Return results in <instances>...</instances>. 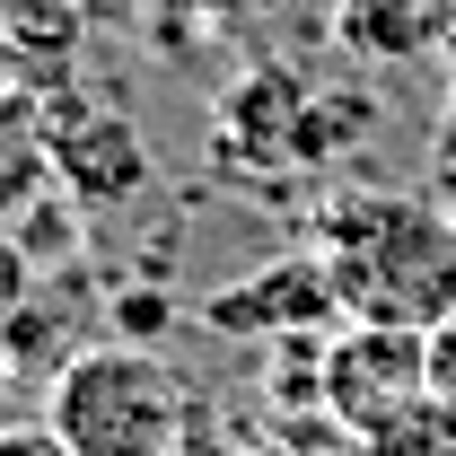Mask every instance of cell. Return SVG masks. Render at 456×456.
<instances>
[{
    "instance_id": "obj_6",
    "label": "cell",
    "mask_w": 456,
    "mask_h": 456,
    "mask_svg": "<svg viewBox=\"0 0 456 456\" xmlns=\"http://www.w3.org/2000/svg\"><path fill=\"white\" fill-rule=\"evenodd\" d=\"M45 193H53V123L18 88H0V228L18 211H36Z\"/></svg>"
},
{
    "instance_id": "obj_15",
    "label": "cell",
    "mask_w": 456,
    "mask_h": 456,
    "mask_svg": "<svg viewBox=\"0 0 456 456\" xmlns=\"http://www.w3.org/2000/svg\"><path fill=\"white\" fill-rule=\"evenodd\" d=\"M9 395H18V360L0 351V421H9Z\"/></svg>"
},
{
    "instance_id": "obj_10",
    "label": "cell",
    "mask_w": 456,
    "mask_h": 456,
    "mask_svg": "<svg viewBox=\"0 0 456 456\" xmlns=\"http://www.w3.org/2000/svg\"><path fill=\"white\" fill-rule=\"evenodd\" d=\"M167 325H175L167 289H123V298H114V334H123V342H150V351H159Z\"/></svg>"
},
{
    "instance_id": "obj_11",
    "label": "cell",
    "mask_w": 456,
    "mask_h": 456,
    "mask_svg": "<svg viewBox=\"0 0 456 456\" xmlns=\"http://www.w3.org/2000/svg\"><path fill=\"white\" fill-rule=\"evenodd\" d=\"M246 456H351V430L342 421H298V430H281V439H264V448H246Z\"/></svg>"
},
{
    "instance_id": "obj_2",
    "label": "cell",
    "mask_w": 456,
    "mask_h": 456,
    "mask_svg": "<svg viewBox=\"0 0 456 456\" xmlns=\"http://www.w3.org/2000/svg\"><path fill=\"white\" fill-rule=\"evenodd\" d=\"M45 421L70 456H184L193 395L150 342H88L45 387Z\"/></svg>"
},
{
    "instance_id": "obj_9",
    "label": "cell",
    "mask_w": 456,
    "mask_h": 456,
    "mask_svg": "<svg viewBox=\"0 0 456 456\" xmlns=\"http://www.w3.org/2000/svg\"><path fill=\"white\" fill-rule=\"evenodd\" d=\"M79 220H88V211H79V202H70V193H45V202H36V211H18V246H27V255H36V273H45V264H61V255H79Z\"/></svg>"
},
{
    "instance_id": "obj_12",
    "label": "cell",
    "mask_w": 456,
    "mask_h": 456,
    "mask_svg": "<svg viewBox=\"0 0 456 456\" xmlns=\"http://www.w3.org/2000/svg\"><path fill=\"white\" fill-rule=\"evenodd\" d=\"M36 298V255L18 246V228H0V316H18Z\"/></svg>"
},
{
    "instance_id": "obj_4",
    "label": "cell",
    "mask_w": 456,
    "mask_h": 456,
    "mask_svg": "<svg viewBox=\"0 0 456 456\" xmlns=\"http://www.w3.org/2000/svg\"><path fill=\"white\" fill-rule=\"evenodd\" d=\"M202 325L211 334H246V342H281V334H316V325H342V298H334V273L325 255H273L264 273L228 281L202 298Z\"/></svg>"
},
{
    "instance_id": "obj_13",
    "label": "cell",
    "mask_w": 456,
    "mask_h": 456,
    "mask_svg": "<svg viewBox=\"0 0 456 456\" xmlns=\"http://www.w3.org/2000/svg\"><path fill=\"white\" fill-rule=\"evenodd\" d=\"M430 395L456 412V316H439V325H430Z\"/></svg>"
},
{
    "instance_id": "obj_1",
    "label": "cell",
    "mask_w": 456,
    "mask_h": 456,
    "mask_svg": "<svg viewBox=\"0 0 456 456\" xmlns=\"http://www.w3.org/2000/svg\"><path fill=\"white\" fill-rule=\"evenodd\" d=\"M316 255L334 273L342 316L439 325L456 316V220L412 193H342L316 220Z\"/></svg>"
},
{
    "instance_id": "obj_8",
    "label": "cell",
    "mask_w": 456,
    "mask_h": 456,
    "mask_svg": "<svg viewBox=\"0 0 456 456\" xmlns=\"http://www.w3.org/2000/svg\"><path fill=\"white\" fill-rule=\"evenodd\" d=\"M351 456H456V412H448L439 395H421V403H403L395 421L360 430Z\"/></svg>"
},
{
    "instance_id": "obj_3",
    "label": "cell",
    "mask_w": 456,
    "mask_h": 456,
    "mask_svg": "<svg viewBox=\"0 0 456 456\" xmlns=\"http://www.w3.org/2000/svg\"><path fill=\"white\" fill-rule=\"evenodd\" d=\"M430 395V325H378V316H342L325 342V421L351 439L395 421L403 403Z\"/></svg>"
},
{
    "instance_id": "obj_5",
    "label": "cell",
    "mask_w": 456,
    "mask_h": 456,
    "mask_svg": "<svg viewBox=\"0 0 456 456\" xmlns=\"http://www.w3.org/2000/svg\"><path fill=\"white\" fill-rule=\"evenodd\" d=\"M53 123V184L79 202V211H114L150 184V141L106 106H70V114H45Z\"/></svg>"
},
{
    "instance_id": "obj_14",
    "label": "cell",
    "mask_w": 456,
    "mask_h": 456,
    "mask_svg": "<svg viewBox=\"0 0 456 456\" xmlns=\"http://www.w3.org/2000/svg\"><path fill=\"white\" fill-rule=\"evenodd\" d=\"M0 456H70L53 421H0Z\"/></svg>"
},
{
    "instance_id": "obj_7",
    "label": "cell",
    "mask_w": 456,
    "mask_h": 456,
    "mask_svg": "<svg viewBox=\"0 0 456 456\" xmlns=\"http://www.w3.org/2000/svg\"><path fill=\"white\" fill-rule=\"evenodd\" d=\"M439 0H342V45L351 53H387V61H412L430 36H439Z\"/></svg>"
}]
</instances>
